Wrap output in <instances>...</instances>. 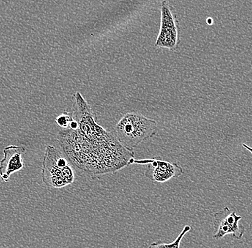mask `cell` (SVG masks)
I'll use <instances>...</instances> for the list:
<instances>
[{
    "mask_svg": "<svg viewBox=\"0 0 252 248\" xmlns=\"http://www.w3.org/2000/svg\"><path fill=\"white\" fill-rule=\"evenodd\" d=\"M75 172L70 161L53 146L47 145L42 160V179L45 185L61 189L75 181Z\"/></svg>",
    "mask_w": 252,
    "mask_h": 248,
    "instance_id": "obj_3",
    "label": "cell"
},
{
    "mask_svg": "<svg viewBox=\"0 0 252 248\" xmlns=\"http://www.w3.org/2000/svg\"><path fill=\"white\" fill-rule=\"evenodd\" d=\"M242 146H243L244 148H246L247 151H250V152L252 154V147H250V146H247V145L245 144V143H242Z\"/></svg>",
    "mask_w": 252,
    "mask_h": 248,
    "instance_id": "obj_10",
    "label": "cell"
},
{
    "mask_svg": "<svg viewBox=\"0 0 252 248\" xmlns=\"http://www.w3.org/2000/svg\"><path fill=\"white\" fill-rule=\"evenodd\" d=\"M133 163L148 164L145 176L153 182L165 183L171 178L177 177L183 173V169L176 163L160 160V159H146L138 161L134 159Z\"/></svg>",
    "mask_w": 252,
    "mask_h": 248,
    "instance_id": "obj_6",
    "label": "cell"
},
{
    "mask_svg": "<svg viewBox=\"0 0 252 248\" xmlns=\"http://www.w3.org/2000/svg\"><path fill=\"white\" fill-rule=\"evenodd\" d=\"M73 119L72 113L65 110L63 112L62 114L55 118V122L60 127L62 128L63 129H65L70 126L71 122L73 121Z\"/></svg>",
    "mask_w": 252,
    "mask_h": 248,
    "instance_id": "obj_9",
    "label": "cell"
},
{
    "mask_svg": "<svg viewBox=\"0 0 252 248\" xmlns=\"http://www.w3.org/2000/svg\"><path fill=\"white\" fill-rule=\"evenodd\" d=\"M157 122L139 113H128L114 128V135L124 147L133 151L142 142L157 134Z\"/></svg>",
    "mask_w": 252,
    "mask_h": 248,
    "instance_id": "obj_2",
    "label": "cell"
},
{
    "mask_svg": "<svg viewBox=\"0 0 252 248\" xmlns=\"http://www.w3.org/2000/svg\"><path fill=\"white\" fill-rule=\"evenodd\" d=\"M242 219L236 212L231 211L227 207L216 213L214 215V239L220 240L227 235H232L236 240L242 239L245 233L244 226L239 223Z\"/></svg>",
    "mask_w": 252,
    "mask_h": 248,
    "instance_id": "obj_5",
    "label": "cell"
},
{
    "mask_svg": "<svg viewBox=\"0 0 252 248\" xmlns=\"http://www.w3.org/2000/svg\"><path fill=\"white\" fill-rule=\"evenodd\" d=\"M191 227L189 225L184 226L180 234L178 235L177 238L174 241L171 243H163L162 241H157L151 243L148 248H180L181 242L182 241L186 234L191 230Z\"/></svg>",
    "mask_w": 252,
    "mask_h": 248,
    "instance_id": "obj_8",
    "label": "cell"
},
{
    "mask_svg": "<svg viewBox=\"0 0 252 248\" xmlns=\"http://www.w3.org/2000/svg\"></svg>",
    "mask_w": 252,
    "mask_h": 248,
    "instance_id": "obj_11",
    "label": "cell"
},
{
    "mask_svg": "<svg viewBox=\"0 0 252 248\" xmlns=\"http://www.w3.org/2000/svg\"><path fill=\"white\" fill-rule=\"evenodd\" d=\"M76 129L58 132V143L70 163L90 175L116 172L133 164L134 151L121 145L113 132L97 124L94 111L80 92L73 95Z\"/></svg>",
    "mask_w": 252,
    "mask_h": 248,
    "instance_id": "obj_1",
    "label": "cell"
},
{
    "mask_svg": "<svg viewBox=\"0 0 252 248\" xmlns=\"http://www.w3.org/2000/svg\"><path fill=\"white\" fill-rule=\"evenodd\" d=\"M25 152L24 146H9L3 150L4 157L0 161V177L7 182L11 175L24 167L22 155Z\"/></svg>",
    "mask_w": 252,
    "mask_h": 248,
    "instance_id": "obj_7",
    "label": "cell"
},
{
    "mask_svg": "<svg viewBox=\"0 0 252 248\" xmlns=\"http://www.w3.org/2000/svg\"><path fill=\"white\" fill-rule=\"evenodd\" d=\"M179 22L166 1L161 4V21L155 47L176 50L179 47Z\"/></svg>",
    "mask_w": 252,
    "mask_h": 248,
    "instance_id": "obj_4",
    "label": "cell"
}]
</instances>
